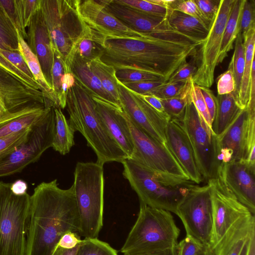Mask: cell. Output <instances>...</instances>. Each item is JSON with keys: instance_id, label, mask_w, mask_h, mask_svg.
Listing matches in <instances>:
<instances>
[{"instance_id": "6da1fadb", "label": "cell", "mask_w": 255, "mask_h": 255, "mask_svg": "<svg viewBox=\"0 0 255 255\" xmlns=\"http://www.w3.org/2000/svg\"><path fill=\"white\" fill-rule=\"evenodd\" d=\"M202 43L177 31L145 38H108L101 45L100 59L116 71H144L166 82Z\"/></svg>"}, {"instance_id": "7a4b0ae2", "label": "cell", "mask_w": 255, "mask_h": 255, "mask_svg": "<svg viewBox=\"0 0 255 255\" xmlns=\"http://www.w3.org/2000/svg\"><path fill=\"white\" fill-rule=\"evenodd\" d=\"M67 232L80 233L73 185L63 189L57 179L41 183L30 197L26 255H52Z\"/></svg>"}, {"instance_id": "3957f363", "label": "cell", "mask_w": 255, "mask_h": 255, "mask_svg": "<svg viewBox=\"0 0 255 255\" xmlns=\"http://www.w3.org/2000/svg\"><path fill=\"white\" fill-rule=\"evenodd\" d=\"M69 124L80 132L97 157V162L122 163L128 155L113 138L98 114L89 92L78 81L68 91L66 106Z\"/></svg>"}, {"instance_id": "277c9868", "label": "cell", "mask_w": 255, "mask_h": 255, "mask_svg": "<svg viewBox=\"0 0 255 255\" xmlns=\"http://www.w3.org/2000/svg\"><path fill=\"white\" fill-rule=\"evenodd\" d=\"M180 234L170 212L140 203L137 218L121 252L147 255L175 248Z\"/></svg>"}, {"instance_id": "5b68a950", "label": "cell", "mask_w": 255, "mask_h": 255, "mask_svg": "<svg viewBox=\"0 0 255 255\" xmlns=\"http://www.w3.org/2000/svg\"><path fill=\"white\" fill-rule=\"evenodd\" d=\"M40 9L53 51L60 55L65 73H71L78 44L90 31L79 15L76 0H40Z\"/></svg>"}, {"instance_id": "8992f818", "label": "cell", "mask_w": 255, "mask_h": 255, "mask_svg": "<svg viewBox=\"0 0 255 255\" xmlns=\"http://www.w3.org/2000/svg\"><path fill=\"white\" fill-rule=\"evenodd\" d=\"M73 184L80 222V236L98 238L103 227V165L98 162H78Z\"/></svg>"}, {"instance_id": "52a82bcc", "label": "cell", "mask_w": 255, "mask_h": 255, "mask_svg": "<svg viewBox=\"0 0 255 255\" xmlns=\"http://www.w3.org/2000/svg\"><path fill=\"white\" fill-rule=\"evenodd\" d=\"M0 182V255H26L30 197L15 195Z\"/></svg>"}, {"instance_id": "ba28073f", "label": "cell", "mask_w": 255, "mask_h": 255, "mask_svg": "<svg viewBox=\"0 0 255 255\" xmlns=\"http://www.w3.org/2000/svg\"><path fill=\"white\" fill-rule=\"evenodd\" d=\"M123 176L136 193L140 203L176 214L191 186V181L182 184L165 182L130 158L124 160Z\"/></svg>"}, {"instance_id": "9c48e42d", "label": "cell", "mask_w": 255, "mask_h": 255, "mask_svg": "<svg viewBox=\"0 0 255 255\" xmlns=\"http://www.w3.org/2000/svg\"><path fill=\"white\" fill-rule=\"evenodd\" d=\"M126 116L134 146L130 159L165 182L181 184L190 181L167 145L148 136Z\"/></svg>"}, {"instance_id": "30bf717a", "label": "cell", "mask_w": 255, "mask_h": 255, "mask_svg": "<svg viewBox=\"0 0 255 255\" xmlns=\"http://www.w3.org/2000/svg\"><path fill=\"white\" fill-rule=\"evenodd\" d=\"M181 122L203 180L217 178L221 163L218 136L199 116L190 99Z\"/></svg>"}, {"instance_id": "8fae6325", "label": "cell", "mask_w": 255, "mask_h": 255, "mask_svg": "<svg viewBox=\"0 0 255 255\" xmlns=\"http://www.w3.org/2000/svg\"><path fill=\"white\" fill-rule=\"evenodd\" d=\"M55 108L50 107L45 117L31 128L23 142L0 157V177L21 172L52 147L55 132Z\"/></svg>"}, {"instance_id": "7c38bea8", "label": "cell", "mask_w": 255, "mask_h": 255, "mask_svg": "<svg viewBox=\"0 0 255 255\" xmlns=\"http://www.w3.org/2000/svg\"><path fill=\"white\" fill-rule=\"evenodd\" d=\"M175 214L181 220L186 235L210 249L213 220L209 185L192 184Z\"/></svg>"}, {"instance_id": "4fadbf2b", "label": "cell", "mask_w": 255, "mask_h": 255, "mask_svg": "<svg viewBox=\"0 0 255 255\" xmlns=\"http://www.w3.org/2000/svg\"><path fill=\"white\" fill-rule=\"evenodd\" d=\"M234 1L220 0L217 13L207 37L195 52L197 70L192 80L200 87L209 88L214 83L224 31Z\"/></svg>"}, {"instance_id": "5bb4252c", "label": "cell", "mask_w": 255, "mask_h": 255, "mask_svg": "<svg viewBox=\"0 0 255 255\" xmlns=\"http://www.w3.org/2000/svg\"><path fill=\"white\" fill-rule=\"evenodd\" d=\"M76 3L80 17L100 45L106 39L140 38L152 35L135 31L127 26L106 9L102 0H76Z\"/></svg>"}, {"instance_id": "9a60e30c", "label": "cell", "mask_w": 255, "mask_h": 255, "mask_svg": "<svg viewBox=\"0 0 255 255\" xmlns=\"http://www.w3.org/2000/svg\"><path fill=\"white\" fill-rule=\"evenodd\" d=\"M207 181L212 207L211 250L239 219L252 213L219 177Z\"/></svg>"}, {"instance_id": "2e32d148", "label": "cell", "mask_w": 255, "mask_h": 255, "mask_svg": "<svg viewBox=\"0 0 255 255\" xmlns=\"http://www.w3.org/2000/svg\"><path fill=\"white\" fill-rule=\"evenodd\" d=\"M118 82L122 108L128 119L148 136L167 145L165 129L171 117L159 113L140 95L131 91L118 80Z\"/></svg>"}, {"instance_id": "e0dca14e", "label": "cell", "mask_w": 255, "mask_h": 255, "mask_svg": "<svg viewBox=\"0 0 255 255\" xmlns=\"http://www.w3.org/2000/svg\"><path fill=\"white\" fill-rule=\"evenodd\" d=\"M218 137L221 163L247 160L255 149V115L242 110Z\"/></svg>"}, {"instance_id": "ac0fdd59", "label": "cell", "mask_w": 255, "mask_h": 255, "mask_svg": "<svg viewBox=\"0 0 255 255\" xmlns=\"http://www.w3.org/2000/svg\"><path fill=\"white\" fill-rule=\"evenodd\" d=\"M217 177L255 215V165L246 160L221 163Z\"/></svg>"}, {"instance_id": "d6986e66", "label": "cell", "mask_w": 255, "mask_h": 255, "mask_svg": "<svg viewBox=\"0 0 255 255\" xmlns=\"http://www.w3.org/2000/svg\"><path fill=\"white\" fill-rule=\"evenodd\" d=\"M41 91L29 88L0 68V114L14 113L36 103L45 105Z\"/></svg>"}, {"instance_id": "ffe728a7", "label": "cell", "mask_w": 255, "mask_h": 255, "mask_svg": "<svg viewBox=\"0 0 255 255\" xmlns=\"http://www.w3.org/2000/svg\"><path fill=\"white\" fill-rule=\"evenodd\" d=\"M106 9L132 30L147 34L176 31L169 25L167 17L155 16L120 2L102 0Z\"/></svg>"}, {"instance_id": "44dd1931", "label": "cell", "mask_w": 255, "mask_h": 255, "mask_svg": "<svg viewBox=\"0 0 255 255\" xmlns=\"http://www.w3.org/2000/svg\"><path fill=\"white\" fill-rule=\"evenodd\" d=\"M167 145L190 180L201 183L203 179L197 166L189 139L181 120L171 118L165 129Z\"/></svg>"}, {"instance_id": "7402d4cb", "label": "cell", "mask_w": 255, "mask_h": 255, "mask_svg": "<svg viewBox=\"0 0 255 255\" xmlns=\"http://www.w3.org/2000/svg\"><path fill=\"white\" fill-rule=\"evenodd\" d=\"M91 96L95 103L96 110L109 133L128 158H130L134 151V146L125 113L123 109L118 108L98 97Z\"/></svg>"}, {"instance_id": "603a6c76", "label": "cell", "mask_w": 255, "mask_h": 255, "mask_svg": "<svg viewBox=\"0 0 255 255\" xmlns=\"http://www.w3.org/2000/svg\"><path fill=\"white\" fill-rule=\"evenodd\" d=\"M28 27L26 43L31 51L37 57L44 77L52 87L51 71L53 62V52L40 9V4Z\"/></svg>"}, {"instance_id": "cb8c5ba5", "label": "cell", "mask_w": 255, "mask_h": 255, "mask_svg": "<svg viewBox=\"0 0 255 255\" xmlns=\"http://www.w3.org/2000/svg\"><path fill=\"white\" fill-rule=\"evenodd\" d=\"M37 103L0 117V138L21 132L34 126L46 115L50 107Z\"/></svg>"}, {"instance_id": "d4e9b609", "label": "cell", "mask_w": 255, "mask_h": 255, "mask_svg": "<svg viewBox=\"0 0 255 255\" xmlns=\"http://www.w3.org/2000/svg\"><path fill=\"white\" fill-rule=\"evenodd\" d=\"M255 235V216L252 214L239 219L211 250L213 255H227L241 243Z\"/></svg>"}, {"instance_id": "484cf974", "label": "cell", "mask_w": 255, "mask_h": 255, "mask_svg": "<svg viewBox=\"0 0 255 255\" xmlns=\"http://www.w3.org/2000/svg\"><path fill=\"white\" fill-rule=\"evenodd\" d=\"M0 68H2L28 87L40 91L23 57L19 51L0 48Z\"/></svg>"}, {"instance_id": "4316f807", "label": "cell", "mask_w": 255, "mask_h": 255, "mask_svg": "<svg viewBox=\"0 0 255 255\" xmlns=\"http://www.w3.org/2000/svg\"><path fill=\"white\" fill-rule=\"evenodd\" d=\"M167 19L172 29L197 41L203 42L210 29L198 19L175 9H168Z\"/></svg>"}, {"instance_id": "83f0119b", "label": "cell", "mask_w": 255, "mask_h": 255, "mask_svg": "<svg viewBox=\"0 0 255 255\" xmlns=\"http://www.w3.org/2000/svg\"><path fill=\"white\" fill-rule=\"evenodd\" d=\"M71 73L75 80L87 89L91 95L98 97L118 108L122 109L105 91L99 79L90 68L88 63L75 57Z\"/></svg>"}, {"instance_id": "f1b7e54d", "label": "cell", "mask_w": 255, "mask_h": 255, "mask_svg": "<svg viewBox=\"0 0 255 255\" xmlns=\"http://www.w3.org/2000/svg\"><path fill=\"white\" fill-rule=\"evenodd\" d=\"M242 109L239 106L234 92L218 95L216 110L212 128L218 136L231 124Z\"/></svg>"}, {"instance_id": "f546056e", "label": "cell", "mask_w": 255, "mask_h": 255, "mask_svg": "<svg viewBox=\"0 0 255 255\" xmlns=\"http://www.w3.org/2000/svg\"><path fill=\"white\" fill-rule=\"evenodd\" d=\"M18 39V51L23 57L28 68L35 81L40 87L45 100L52 102L55 108H59L58 100L52 88L46 80L42 72L39 62L36 55L31 51L26 41L17 31Z\"/></svg>"}, {"instance_id": "4dcf8cb0", "label": "cell", "mask_w": 255, "mask_h": 255, "mask_svg": "<svg viewBox=\"0 0 255 255\" xmlns=\"http://www.w3.org/2000/svg\"><path fill=\"white\" fill-rule=\"evenodd\" d=\"M245 47V63L237 102L242 109L247 108L249 99L251 74L255 59V27L251 28L242 35Z\"/></svg>"}, {"instance_id": "1f68e13d", "label": "cell", "mask_w": 255, "mask_h": 255, "mask_svg": "<svg viewBox=\"0 0 255 255\" xmlns=\"http://www.w3.org/2000/svg\"><path fill=\"white\" fill-rule=\"evenodd\" d=\"M244 0H235L225 25L219 52L218 64L227 56L239 32L240 14Z\"/></svg>"}, {"instance_id": "d6a6232c", "label": "cell", "mask_w": 255, "mask_h": 255, "mask_svg": "<svg viewBox=\"0 0 255 255\" xmlns=\"http://www.w3.org/2000/svg\"><path fill=\"white\" fill-rule=\"evenodd\" d=\"M55 132L52 147L62 155L68 153L74 145V132L59 108H54Z\"/></svg>"}, {"instance_id": "836d02e7", "label": "cell", "mask_w": 255, "mask_h": 255, "mask_svg": "<svg viewBox=\"0 0 255 255\" xmlns=\"http://www.w3.org/2000/svg\"><path fill=\"white\" fill-rule=\"evenodd\" d=\"M89 65L91 71L99 79L105 91L122 108L115 68L103 62L100 57L91 61Z\"/></svg>"}, {"instance_id": "e575fe53", "label": "cell", "mask_w": 255, "mask_h": 255, "mask_svg": "<svg viewBox=\"0 0 255 255\" xmlns=\"http://www.w3.org/2000/svg\"><path fill=\"white\" fill-rule=\"evenodd\" d=\"M0 48L11 51H18L17 30L0 4Z\"/></svg>"}, {"instance_id": "d590c367", "label": "cell", "mask_w": 255, "mask_h": 255, "mask_svg": "<svg viewBox=\"0 0 255 255\" xmlns=\"http://www.w3.org/2000/svg\"><path fill=\"white\" fill-rule=\"evenodd\" d=\"M192 77L189 78L182 92L178 95L168 99L161 100L165 113L171 118L182 120L186 107L190 101V93Z\"/></svg>"}, {"instance_id": "8d00e7d4", "label": "cell", "mask_w": 255, "mask_h": 255, "mask_svg": "<svg viewBox=\"0 0 255 255\" xmlns=\"http://www.w3.org/2000/svg\"><path fill=\"white\" fill-rule=\"evenodd\" d=\"M245 63V47L243 39L241 33L239 32L235 40L234 53L228 67V70L232 72L234 78L235 90L234 93L237 101L244 71Z\"/></svg>"}, {"instance_id": "74e56055", "label": "cell", "mask_w": 255, "mask_h": 255, "mask_svg": "<svg viewBox=\"0 0 255 255\" xmlns=\"http://www.w3.org/2000/svg\"><path fill=\"white\" fill-rule=\"evenodd\" d=\"M75 255H119L107 243L98 238H84Z\"/></svg>"}, {"instance_id": "f35d334b", "label": "cell", "mask_w": 255, "mask_h": 255, "mask_svg": "<svg viewBox=\"0 0 255 255\" xmlns=\"http://www.w3.org/2000/svg\"><path fill=\"white\" fill-rule=\"evenodd\" d=\"M102 48L93 38L90 31L79 42L75 57H77L87 63L101 57Z\"/></svg>"}, {"instance_id": "ab89813d", "label": "cell", "mask_w": 255, "mask_h": 255, "mask_svg": "<svg viewBox=\"0 0 255 255\" xmlns=\"http://www.w3.org/2000/svg\"><path fill=\"white\" fill-rule=\"evenodd\" d=\"M116 76L117 80L123 84L141 81L164 82L160 77L157 75L137 70H118L116 71Z\"/></svg>"}, {"instance_id": "60d3db41", "label": "cell", "mask_w": 255, "mask_h": 255, "mask_svg": "<svg viewBox=\"0 0 255 255\" xmlns=\"http://www.w3.org/2000/svg\"><path fill=\"white\" fill-rule=\"evenodd\" d=\"M19 20L24 29L28 27L34 14L39 9L40 0H15Z\"/></svg>"}, {"instance_id": "b9f144b4", "label": "cell", "mask_w": 255, "mask_h": 255, "mask_svg": "<svg viewBox=\"0 0 255 255\" xmlns=\"http://www.w3.org/2000/svg\"><path fill=\"white\" fill-rule=\"evenodd\" d=\"M125 5L148 14L167 17L168 8L153 2L151 0H118Z\"/></svg>"}, {"instance_id": "7bdbcfd3", "label": "cell", "mask_w": 255, "mask_h": 255, "mask_svg": "<svg viewBox=\"0 0 255 255\" xmlns=\"http://www.w3.org/2000/svg\"><path fill=\"white\" fill-rule=\"evenodd\" d=\"M254 27H255V1L244 0L240 14L239 32L243 35Z\"/></svg>"}, {"instance_id": "ee69618b", "label": "cell", "mask_w": 255, "mask_h": 255, "mask_svg": "<svg viewBox=\"0 0 255 255\" xmlns=\"http://www.w3.org/2000/svg\"><path fill=\"white\" fill-rule=\"evenodd\" d=\"M190 100L194 105L199 116L206 124L212 127V120L210 116L200 87L192 81L190 93Z\"/></svg>"}, {"instance_id": "f6af8a7d", "label": "cell", "mask_w": 255, "mask_h": 255, "mask_svg": "<svg viewBox=\"0 0 255 255\" xmlns=\"http://www.w3.org/2000/svg\"><path fill=\"white\" fill-rule=\"evenodd\" d=\"M187 80L173 83L165 82L153 90L149 95L154 96L160 100L173 98L182 92Z\"/></svg>"}, {"instance_id": "bcb514c9", "label": "cell", "mask_w": 255, "mask_h": 255, "mask_svg": "<svg viewBox=\"0 0 255 255\" xmlns=\"http://www.w3.org/2000/svg\"><path fill=\"white\" fill-rule=\"evenodd\" d=\"M170 9L177 10L195 17L202 21L210 28V24L203 16L194 0H175V2Z\"/></svg>"}, {"instance_id": "7dc6e473", "label": "cell", "mask_w": 255, "mask_h": 255, "mask_svg": "<svg viewBox=\"0 0 255 255\" xmlns=\"http://www.w3.org/2000/svg\"><path fill=\"white\" fill-rule=\"evenodd\" d=\"M31 128L18 133L0 137V157L9 152L23 142L27 138Z\"/></svg>"}, {"instance_id": "c3c4849f", "label": "cell", "mask_w": 255, "mask_h": 255, "mask_svg": "<svg viewBox=\"0 0 255 255\" xmlns=\"http://www.w3.org/2000/svg\"><path fill=\"white\" fill-rule=\"evenodd\" d=\"M53 62L51 71L52 88L58 102L61 92V79L65 72L63 62L60 55L56 51H53Z\"/></svg>"}, {"instance_id": "681fc988", "label": "cell", "mask_w": 255, "mask_h": 255, "mask_svg": "<svg viewBox=\"0 0 255 255\" xmlns=\"http://www.w3.org/2000/svg\"><path fill=\"white\" fill-rule=\"evenodd\" d=\"M206 248L187 235L175 247L177 255H198Z\"/></svg>"}, {"instance_id": "f907efd6", "label": "cell", "mask_w": 255, "mask_h": 255, "mask_svg": "<svg viewBox=\"0 0 255 255\" xmlns=\"http://www.w3.org/2000/svg\"><path fill=\"white\" fill-rule=\"evenodd\" d=\"M195 52L192 55V59L181 66L166 82L186 81L193 76L197 70Z\"/></svg>"}, {"instance_id": "816d5d0a", "label": "cell", "mask_w": 255, "mask_h": 255, "mask_svg": "<svg viewBox=\"0 0 255 255\" xmlns=\"http://www.w3.org/2000/svg\"><path fill=\"white\" fill-rule=\"evenodd\" d=\"M194 0L203 16L211 25L217 13L220 0Z\"/></svg>"}, {"instance_id": "f5cc1de1", "label": "cell", "mask_w": 255, "mask_h": 255, "mask_svg": "<svg viewBox=\"0 0 255 255\" xmlns=\"http://www.w3.org/2000/svg\"><path fill=\"white\" fill-rule=\"evenodd\" d=\"M165 83L163 81H141L123 84L128 89L141 95H149L153 90Z\"/></svg>"}, {"instance_id": "db71d44e", "label": "cell", "mask_w": 255, "mask_h": 255, "mask_svg": "<svg viewBox=\"0 0 255 255\" xmlns=\"http://www.w3.org/2000/svg\"><path fill=\"white\" fill-rule=\"evenodd\" d=\"M218 95H224L234 92L235 82L233 75L230 70L221 74L217 79Z\"/></svg>"}, {"instance_id": "11a10c76", "label": "cell", "mask_w": 255, "mask_h": 255, "mask_svg": "<svg viewBox=\"0 0 255 255\" xmlns=\"http://www.w3.org/2000/svg\"><path fill=\"white\" fill-rule=\"evenodd\" d=\"M61 92L58 99L59 107L64 109L66 106L68 91L75 83V79L72 73H64L61 79Z\"/></svg>"}, {"instance_id": "9f6ffc18", "label": "cell", "mask_w": 255, "mask_h": 255, "mask_svg": "<svg viewBox=\"0 0 255 255\" xmlns=\"http://www.w3.org/2000/svg\"><path fill=\"white\" fill-rule=\"evenodd\" d=\"M82 241L81 236L77 233L67 232L61 237L57 246L65 249H72L78 246Z\"/></svg>"}, {"instance_id": "6f0895ef", "label": "cell", "mask_w": 255, "mask_h": 255, "mask_svg": "<svg viewBox=\"0 0 255 255\" xmlns=\"http://www.w3.org/2000/svg\"><path fill=\"white\" fill-rule=\"evenodd\" d=\"M200 88L213 123L216 110V97L209 88L204 87Z\"/></svg>"}, {"instance_id": "680465c9", "label": "cell", "mask_w": 255, "mask_h": 255, "mask_svg": "<svg viewBox=\"0 0 255 255\" xmlns=\"http://www.w3.org/2000/svg\"><path fill=\"white\" fill-rule=\"evenodd\" d=\"M141 98L153 108L161 114H166L164 111L161 100L150 95H141Z\"/></svg>"}, {"instance_id": "91938a15", "label": "cell", "mask_w": 255, "mask_h": 255, "mask_svg": "<svg viewBox=\"0 0 255 255\" xmlns=\"http://www.w3.org/2000/svg\"><path fill=\"white\" fill-rule=\"evenodd\" d=\"M10 188L14 194L22 195L26 193L27 185L25 181L18 180L11 183Z\"/></svg>"}, {"instance_id": "94428289", "label": "cell", "mask_w": 255, "mask_h": 255, "mask_svg": "<svg viewBox=\"0 0 255 255\" xmlns=\"http://www.w3.org/2000/svg\"><path fill=\"white\" fill-rule=\"evenodd\" d=\"M79 245L72 249H65L57 246L52 255H75Z\"/></svg>"}, {"instance_id": "6125c7cd", "label": "cell", "mask_w": 255, "mask_h": 255, "mask_svg": "<svg viewBox=\"0 0 255 255\" xmlns=\"http://www.w3.org/2000/svg\"><path fill=\"white\" fill-rule=\"evenodd\" d=\"M248 255H255V235L250 240Z\"/></svg>"}, {"instance_id": "be15d7a7", "label": "cell", "mask_w": 255, "mask_h": 255, "mask_svg": "<svg viewBox=\"0 0 255 255\" xmlns=\"http://www.w3.org/2000/svg\"><path fill=\"white\" fill-rule=\"evenodd\" d=\"M147 255H177V253L175 248L174 249H169L163 252Z\"/></svg>"}, {"instance_id": "e7e4bbea", "label": "cell", "mask_w": 255, "mask_h": 255, "mask_svg": "<svg viewBox=\"0 0 255 255\" xmlns=\"http://www.w3.org/2000/svg\"><path fill=\"white\" fill-rule=\"evenodd\" d=\"M252 238L246 243L240 255H248L249 244H250V240L252 239Z\"/></svg>"}, {"instance_id": "03108f58", "label": "cell", "mask_w": 255, "mask_h": 255, "mask_svg": "<svg viewBox=\"0 0 255 255\" xmlns=\"http://www.w3.org/2000/svg\"><path fill=\"white\" fill-rule=\"evenodd\" d=\"M198 255H213L211 250L207 248Z\"/></svg>"}]
</instances>
